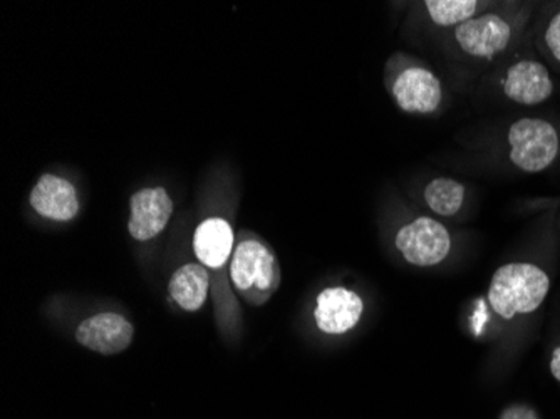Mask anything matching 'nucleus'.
<instances>
[{"mask_svg": "<svg viewBox=\"0 0 560 419\" xmlns=\"http://www.w3.org/2000/svg\"><path fill=\"white\" fill-rule=\"evenodd\" d=\"M530 15V4H497L455 30L446 31L445 46L456 58L489 65L511 55L521 44Z\"/></svg>", "mask_w": 560, "mask_h": 419, "instance_id": "1", "label": "nucleus"}, {"mask_svg": "<svg viewBox=\"0 0 560 419\" xmlns=\"http://www.w3.org/2000/svg\"><path fill=\"white\" fill-rule=\"evenodd\" d=\"M550 286V273L537 261H509L490 279L487 305L502 326H514L542 307Z\"/></svg>", "mask_w": 560, "mask_h": 419, "instance_id": "2", "label": "nucleus"}, {"mask_svg": "<svg viewBox=\"0 0 560 419\" xmlns=\"http://www.w3.org/2000/svg\"><path fill=\"white\" fill-rule=\"evenodd\" d=\"M385 86L406 115H435L445 103V86L440 75L427 62L405 50H398L386 61Z\"/></svg>", "mask_w": 560, "mask_h": 419, "instance_id": "3", "label": "nucleus"}, {"mask_svg": "<svg viewBox=\"0 0 560 419\" xmlns=\"http://www.w3.org/2000/svg\"><path fill=\"white\" fill-rule=\"evenodd\" d=\"M235 292L252 307H262L279 291L282 270L273 248L257 233L242 230L231 258Z\"/></svg>", "mask_w": 560, "mask_h": 419, "instance_id": "4", "label": "nucleus"}, {"mask_svg": "<svg viewBox=\"0 0 560 419\" xmlns=\"http://www.w3.org/2000/svg\"><path fill=\"white\" fill-rule=\"evenodd\" d=\"M393 244L408 266L435 269L453 254L455 238L452 230L435 217L413 216L396 229Z\"/></svg>", "mask_w": 560, "mask_h": 419, "instance_id": "5", "label": "nucleus"}, {"mask_svg": "<svg viewBox=\"0 0 560 419\" xmlns=\"http://www.w3.org/2000/svg\"><path fill=\"white\" fill-rule=\"evenodd\" d=\"M509 160L524 173H540L560 156V128L546 118L517 119L506 131Z\"/></svg>", "mask_w": 560, "mask_h": 419, "instance_id": "6", "label": "nucleus"}, {"mask_svg": "<svg viewBox=\"0 0 560 419\" xmlns=\"http://www.w3.org/2000/svg\"><path fill=\"white\" fill-rule=\"evenodd\" d=\"M497 90L509 103L517 106H539L552 97L553 84L550 69L536 56H515L500 68Z\"/></svg>", "mask_w": 560, "mask_h": 419, "instance_id": "7", "label": "nucleus"}, {"mask_svg": "<svg viewBox=\"0 0 560 419\" xmlns=\"http://www.w3.org/2000/svg\"><path fill=\"white\" fill-rule=\"evenodd\" d=\"M364 302L358 292L348 287H327L319 292L314 309V321L320 333L342 336L360 324Z\"/></svg>", "mask_w": 560, "mask_h": 419, "instance_id": "8", "label": "nucleus"}, {"mask_svg": "<svg viewBox=\"0 0 560 419\" xmlns=\"http://www.w3.org/2000/svg\"><path fill=\"white\" fill-rule=\"evenodd\" d=\"M133 324L116 312H101L88 317L75 329V340L83 348L103 356L126 351L133 342Z\"/></svg>", "mask_w": 560, "mask_h": 419, "instance_id": "9", "label": "nucleus"}, {"mask_svg": "<svg viewBox=\"0 0 560 419\" xmlns=\"http://www.w3.org/2000/svg\"><path fill=\"white\" fill-rule=\"evenodd\" d=\"M128 232L138 242L159 237L173 216V201L165 188H143L130 200Z\"/></svg>", "mask_w": 560, "mask_h": 419, "instance_id": "10", "label": "nucleus"}, {"mask_svg": "<svg viewBox=\"0 0 560 419\" xmlns=\"http://www.w3.org/2000/svg\"><path fill=\"white\" fill-rule=\"evenodd\" d=\"M31 207L44 219L69 222L80 213V198L74 185L56 175H43L31 190Z\"/></svg>", "mask_w": 560, "mask_h": 419, "instance_id": "11", "label": "nucleus"}, {"mask_svg": "<svg viewBox=\"0 0 560 419\" xmlns=\"http://www.w3.org/2000/svg\"><path fill=\"white\" fill-rule=\"evenodd\" d=\"M235 247V233L223 219L203 220L195 230L194 252L201 266L219 270L231 260Z\"/></svg>", "mask_w": 560, "mask_h": 419, "instance_id": "12", "label": "nucleus"}, {"mask_svg": "<svg viewBox=\"0 0 560 419\" xmlns=\"http://www.w3.org/2000/svg\"><path fill=\"white\" fill-rule=\"evenodd\" d=\"M495 5L486 0H427L421 2L420 11L428 24L446 33Z\"/></svg>", "mask_w": 560, "mask_h": 419, "instance_id": "13", "label": "nucleus"}, {"mask_svg": "<svg viewBox=\"0 0 560 419\" xmlns=\"http://www.w3.org/2000/svg\"><path fill=\"white\" fill-rule=\"evenodd\" d=\"M210 276L201 264H185L173 272L168 292L178 307L185 312H197L209 298Z\"/></svg>", "mask_w": 560, "mask_h": 419, "instance_id": "14", "label": "nucleus"}, {"mask_svg": "<svg viewBox=\"0 0 560 419\" xmlns=\"http://www.w3.org/2000/svg\"><path fill=\"white\" fill-rule=\"evenodd\" d=\"M423 203L439 219H455L467 203V187L448 176L430 179L421 191Z\"/></svg>", "mask_w": 560, "mask_h": 419, "instance_id": "15", "label": "nucleus"}, {"mask_svg": "<svg viewBox=\"0 0 560 419\" xmlns=\"http://www.w3.org/2000/svg\"><path fill=\"white\" fill-rule=\"evenodd\" d=\"M536 44L540 55L560 68V5L540 22Z\"/></svg>", "mask_w": 560, "mask_h": 419, "instance_id": "16", "label": "nucleus"}, {"mask_svg": "<svg viewBox=\"0 0 560 419\" xmlns=\"http://www.w3.org/2000/svg\"><path fill=\"white\" fill-rule=\"evenodd\" d=\"M499 419H540L536 409L527 405H512L503 409Z\"/></svg>", "mask_w": 560, "mask_h": 419, "instance_id": "17", "label": "nucleus"}, {"mask_svg": "<svg viewBox=\"0 0 560 419\" xmlns=\"http://www.w3.org/2000/svg\"><path fill=\"white\" fill-rule=\"evenodd\" d=\"M549 370L553 380L559 381L560 383V345L553 349L552 356H550Z\"/></svg>", "mask_w": 560, "mask_h": 419, "instance_id": "18", "label": "nucleus"}]
</instances>
